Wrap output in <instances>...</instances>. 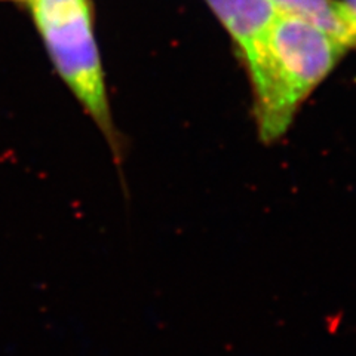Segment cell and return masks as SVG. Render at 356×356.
<instances>
[{
  "label": "cell",
  "instance_id": "obj_6",
  "mask_svg": "<svg viewBox=\"0 0 356 356\" xmlns=\"http://www.w3.org/2000/svg\"><path fill=\"white\" fill-rule=\"evenodd\" d=\"M0 2H19V0H0Z\"/></svg>",
  "mask_w": 356,
  "mask_h": 356
},
{
  "label": "cell",
  "instance_id": "obj_7",
  "mask_svg": "<svg viewBox=\"0 0 356 356\" xmlns=\"http://www.w3.org/2000/svg\"><path fill=\"white\" fill-rule=\"evenodd\" d=\"M22 2H24V0H19V2H18V3H22Z\"/></svg>",
  "mask_w": 356,
  "mask_h": 356
},
{
  "label": "cell",
  "instance_id": "obj_5",
  "mask_svg": "<svg viewBox=\"0 0 356 356\" xmlns=\"http://www.w3.org/2000/svg\"><path fill=\"white\" fill-rule=\"evenodd\" d=\"M340 2L343 3L344 9H346L350 24L356 31V0H340Z\"/></svg>",
  "mask_w": 356,
  "mask_h": 356
},
{
  "label": "cell",
  "instance_id": "obj_1",
  "mask_svg": "<svg viewBox=\"0 0 356 356\" xmlns=\"http://www.w3.org/2000/svg\"><path fill=\"white\" fill-rule=\"evenodd\" d=\"M349 49L330 33L281 10L266 36L242 58L264 143L284 136L300 106Z\"/></svg>",
  "mask_w": 356,
  "mask_h": 356
},
{
  "label": "cell",
  "instance_id": "obj_3",
  "mask_svg": "<svg viewBox=\"0 0 356 356\" xmlns=\"http://www.w3.org/2000/svg\"><path fill=\"white\" fill-rule=\"evenodd\" d=\"M207 3L235 42L242 58L266 36L281 13L273 0H207Z\"/></svg>",
  "mask_w": 356,
  "mask_h": 356
},
{
  "label": "cell",
  "instance_id": "obj_2",
  "mask_svg": "<svg viewBox=\"0 0 356 356\" xmlns=\"http://www.w3.org/2000/svg\"><path fill=\"white\" fill-rule=\"evenodd\" d=\"M24 6L64 85L104 134L110 149L120 153L111 116L106 77L95 38L91 0H24Z\"/></svg>",
  "mask_w": 356,
  "mask_h": 356
},
{
  "label": "cell",
  "instance_id": "obj_4",
  "mask_svg": "<svg viewBox=\"0 0 356 356\" xmlns=\"http://www.w3.org/2000/svg\"><path fill=\"white\" fill-rule=\"evenodd\" d=\"M273 2L282 13L310 22L343 40L350 48L356 44V31L340 0H273Z\"/></svg>",
  "mask_w": 356,
  "mask_h": 356
}]
</instances>
